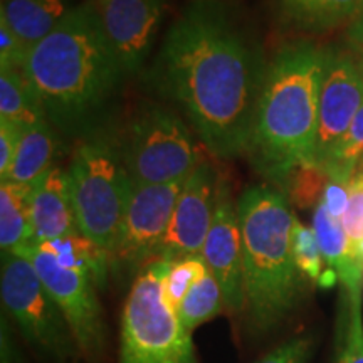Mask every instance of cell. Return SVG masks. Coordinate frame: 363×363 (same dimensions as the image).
Returning <instances> with one entry per match:
<instances>
[{"label": "cell", "instance_id": "6da1fadb", "mask_svg": "<svg viewBox=\"0 0 363 363\" xmlns=\"http://www.w3.org/2000/svg\"><path fill=\"white\" fill-rule=\"evenodd\" d=\"M267 65L225 0H190L153 62L157 91L170 98L212 153H247Z\"/></svg>", "mask_w": 363, "mask_h": 363}, {"label": "cell", "instance_id": "7a4b0ae2", "mask_svg": "<svg viewBox=\"0 0 363 363\" xmlns=\"http://www.w3.org/2000/svg\"><path fill=\"white\" fill-rule=\"evenodd\" d=\"M22 72L52 128L76 142L110 126L128 76L91 0L72 7L48 38L30 48Z\"/></svg>", "mask_w": 363, "mask_h": 363}, {"label": "cell", "instance_id": "3957f363", "mask_svg": "<svg viewBox=\"0 0 363 363\" xmlns=\"http://www.w3.org/2000/svg\"><path fill=\"white\" fill-rule=\"evenodd\" d=\"M325 49L284 45L267 65L247 155L254 169L283 187L303 165H315Z\"/></svg>", "mask_w": 363, "mask_h": 363}, {"label": "cell", "instance_id": "277c9868", "mask_svg": "<svg viewBox=\"0 0 363 363\" xmlns=\"http://www.w3.org/2000/svg\"><path fill=\"white\" fill-rule=\"evenodd\" d=\"M242 235L244 320L252 335H266L291 315L303 294L301 271L293 257L296 217L278 189L256 185L238 201Z\"/></svg>", "mask_w": 363, "mask_h": 363}, {"label": "cell", "instance_id": "5b68a950", "mask_svg": "<svg viewBox=\"0 0 363 363\" xmlns=\"http://www.w3.org/2000/svg\"><path fill=\"white\" fill-rule=\"evenodd\" d=\"M67 172L79 234L110 256L135 190L120 133L106 126L81 140Z\"/></svg>", "mask_w": 363, "mask_h": 363}, {"label": "cell", "instance_id": "8992f818", "mask_svg": "<svg viewBox=\"0 0 363 363\" xmlns=\"http://www.w3.org/2000/svg\"><path fill=\"white\" fill-rule=\"evenodd\" d=\"M172 264L157 257L136 274L121 315L118 363H199L192 333L163 298Z\"/></svg>", "mask_w": 363, "mask_h": 363}, {"label": "cell", "instance_id": "52a82bcc", "mask_svg": "<svg viewBox=\"0 0 363 363\" xmlns=\"http://www.w3.org/2000/svg\"><path fill=\"white\" fill-rule=\"evenodd\" d=\"M120 147L135 187L184 182L199 165V152L185 121L157 104L131 116Z\"/></svg>", "mask_w": 363, "mask_h": 363}, {"label": "cell", "instance_id": "ba28073f", "mask_svg": "<svg viewBox=\"0 0 363 363\" xmlns=\"http://www.w3.org/2000/svg\"><path fill=\"white\" fill-rule=\"evenodd\" d=\"M0 294L4 310L34 347L62 363L78 358L79 347L65 315L26 254L2 256Z\"/></svg>", "mask_w": 363, "mask_h": 363}, {"label": "cell", "instance_id": "9c48e42d", "mask_svg": "<svg viewBox=\"0 0 363 363\" xmlns=\"http://www.w3.org/2000/svg\"><path fill=\"white\" fill-rule=\"evenodd\" d=\"M21 254L29 257L59 310L65 315L79 352L99 363L106 352V326L96 296L98 281L84 267L61 262L44 244H30Z\"/></svg>", "mask_w": 363, "mask_h": 363}, {"label": "cell", "instance_id": "30bf717a", "mask_svg": "<svg viewBox=\"0 0 363 363\" xmlns=\"http://www.w3.org/2000/svg\"><path fill=\"white\" fill-rule=\"evenodd\" d=\"M184 182L135 187L110 262L125 274H138L157 259Z\"/></svg>", "mask_w": 363, "mask_h": 363}, {"label": "cell", "instance_id": "8fae6325", "mask_svg": "<svg viewBox=\"0 0 363 363\" xmlns=\"http://www.w3.org/2000/svg\"><path fill=\"white\" fill-rule=\"evenodd\" d=\"M363 108V67L335 48L325 49L318 108L315 165L321 170L337 152Z\"/></svg>", "mask_w": 363, "mask_h": 363}, {"label": "cell", "instance_id": "7c38bea8", "mask_svg": "<svg viewBox=\"0 0 363 363\" xmlns=\"http://www.w3.org/2000/svg\"><path fill=\"white\" fill-rule=\"evenodd\" d=\"M217 184V172L207 162L199 163L184 180L169 230L158 252L160 259L177 262L202 256L214 219Z\"/></svg>", "mask_w": 363, "mask_h": 363}, {"label": "cell", "instance_id": "4fadbf2b", "mask_svg": "<svg viewBox=\"0 0 363 363\" xmlns=\"http://www.w3.org/2000/svg\"><path fill=\"white\" fill-rule=\"evenodd\" d=\"M126 74L138 72L152 51L165 0H91Z\"/></svg>", "mask_w": 363, "mask_h": 363}, {"label": "cell", "instance_id": "5bb4252c", "mask_svg": "<svg viewBox=\"0 0 363 363\" xmlns=\"http://www.w3.org/2000/svg\"><path fill=\"white\" fill-rule=\"evenodd\" d=\"M202 257L220 286L227 310L242 313V235L238 202H234L233 192L225 180H219L217 184L214 219L203 244Z\"/></svg>", "mask_w": 363, "mask_h": 363}, {"label": "cell", "instance_id": "9a60e30c", "mask_svg": "<svg viewBox=\"0 0 363 363\" xmlns=\"http://www.w3.org/2000/svg\"><path fill=\"white\" fill-rule=\"evenodd\" d=\"M29 214L34 242H52L78 234L69 172L51 167L30 185Z\"/></svg>", "mask_w": 363, "mask_h": 363}, {"label": "cell", "instance_id": "2e32d148", "mask_svg": "<svg viewBox=\"0 0 363 363\" xmlns=\"http://www.w3.org/2000/svg\"><path fill=\"white\" fill-rule=\"evenodd\" d=\"M313 229L316 233L326 264L337 272L340 284L343 288L362 286L363 259L360 249L345 233L342 222L328 214L321 201L316 203L315 216H313Z\"/></svg>", "mask_w": 363, "mask_h": 363}, {"label": "cell", "instance_id": "e0dca14e", "mask_svg": "<svg viewBox=\"0 0 363 363\" xmlns=\"http://www.w3.org/2000/svg\"><path fill=\"white\" fill-rule=\"evenodd\" d=\"M71 9L69 0H2L0 19L30 49L48 38Z\"/></svg>", "mask_w": 363, "mask_h": 363}, {"label": "cell", "instance_id": "ac0fdd59", "mask_svg": "<svg viewBox=\"0 0 363 363\" xmlns=\"http://www.w3.org/2000/svg\"><path fill=\"white\" fill-rule=\"evenodd\" d=\"M59 133L48 120L39 121L22 133L16 160L7 180L19 185H33L40 175L51 169L57 155Z\"/></svg>", "mask_w": 363, "mask_h": 363}, {"label": "cell", "instance_id": "d6986e66", "mask_svg": "<svg viewBox=\"0 0 363 363\" xmlns=\"http://www.w3.org/2000/svg\"><path fill=\"white\" fill-rule=\"evenodd\" d=\"M281 17L289 26L308 33H323L352 22L363 0H276Z\"/></svg>", "mask_w": 363, "mask_h": 363}, {"label": "cell", "instance_id": "ffe728a7", "mask_svg": "<svg viewBox=\"0 0 363 363\" xmlns=\"http://www.w3.org/2000/svg\"><path fill=\"white\" fill-rule=\"evenodd\" d=\"M30 185L0 184V249L2 256L21 252L34 244L29 214Z\"/></svg>", "mask_w": 363, "mask_h": 363}, {"label": "cell", "instance_id": "44dd1931", "mask_svg": "<svg viewBox=\"0 0 363 363\" xmlns=\"http://www.w3.org/2000/svg\"><path fill=\"white\" fill-rule=\"evenodd\" d=\"M0 120L12 121L24 130L48 120L43 104L22 71H0Z\"/></svg>", "mask_w": 363, "mask_h": 363}, {"label": "cell", "instance_id": "7402d4cb", "mask_svg": "<svg viewBox=\"0 0 363 363\" xmlns=\"http://www.w3.org/2000/svg\"><path fill=\"white\" fill-rule=\"evenodd\" d=\"M335 363H363L362 286L342 288Z\"/></svg>", "mask_w": 363, "mask_h": 363}, {"label": "cell", "instance_id": "603a6c76", "mask_svg": "<svg viewBox=\"0 0 363 363\" xmlns=\"http://www.w3.org/2000/svg\"><path fill=\"white\" fill-rule=\"evenodd\" d=\"M224 308L225 301L220 286L214 274L207 271L185 294L184 301L177 310V316L184 328L192 333L195 328L216 318Z\"/></svg>", "mask_w": 363, "mask_h": 363}, {"label": "cell", "instance_id": "cb8c5ba5", "mask_svg": "<svg viewBox=\"0 0 363 363\" xmlns=\"http://www.w3.org/2000/svg\"><path fill=\"white\" fill-rule=\"evenodd\" d=\"M363 162V108L358 113L355 120L345 135L342 143L338 145L337 152L331 155L328 163L325 165L326 175L330 180L348 184L358 163Z\"/></svg>", "mask_w": 363, "mask_h": 363}, {"label": "cell", "instance_id": "d4e9b609", "mask_svg": "<svg viewBox=\"0 0 363 363\" xmlns=\"http://www.w3.org/2000/svg\"><path fill=\"white\" fill-rule=\"evenodd\" d=\"M291 249L293 257L296 262L298 269L305 278L320 283L323 276L325 257L321 252L320 242H318L316 233L313 227L301 224L298 219H294L293 233H291Z\"/></svg>", "mask_w": 363, "mask_h": 363}, {"label": "cell", "instance_id": "484cf974", "mask_svg": "<svg viewBox=\"0 0 363 363\" xmlns=\"http://www.w3.org/2000/svg\"><path fill=\"white\" fill-rule=\"evenodd\" d=\"M208 267L202 256L187 257L172 264L169 274L163 281V298L167 305L177 313L189 289L202 278Z\"/></svg>", "mask_w": 363, "mask_h": 363}, {"label": "cell", "instance_id": "4316f807", "mask_svg": "<svg viewBox=\"0 0 363 363\" xmlns=\"http://www.w3.org/2000/svg\"><path fill=\"white\" fill-rule=\"evenodd\" d=\"M330 177L316 165H303L293 170L284 182L283 189L289 201L298 207H311L321 201Z\"/></svg>", "mask_w": 363, "mask_h": 363}, {"label": "cell", "instance_id": "83f0119b", "mask_svg": "<svg viewBox=\"0 0 363 363\" xmlns=\"http://www.w3.org/2000/svg\"><path fill=\"white\" fill-rule=\"evenodd\" d=\"M30 49L12 33L6 21L0 19V71H22Z\"/></svg>", "mask_w": 363, "mask_h": 363}, {"label": "cell", "instance_id": "f1b7e54d", "mask_svg": "<svg viewBox=\"0 0 363 363\" xmlns=\"http://www.w3.org/2000/svg\"><path fill=\"white\" fill-rule=\"evenodd\" d=\"M24 128L12 121L0 120V179L7 180L11 174L12 163L16 160Z\"/></svg>", "mask_w": 363, "mask_h": 363}, {"label": "cell", "instance_id": "f546056e", "mask_svg": "<svg viewBox=\"0 0 363 363\" xmlns=\"http://www.w3.org/2000/svg\"><path fill=\"white\" fill-rule=\"evenodd\" d=\"M313 342L308 337H296L281 343L256 363H306Z\"/></svg>", "mask_w": 363, "mask_h": 363}, {"label": "cell", "instance_id": "4dcf8cb0", "mask_svg": "<svg viewBox=\"0 0 363 363\" xmlns=\"http://www.w3.org/2000/svg\"><path fill=\"white\" fill-rule=\"evenodd\" d=\"M348 199L350 197H348L347 184L330 180L323 192V197H321V202H323L331 217L342 222V217L348 207Z\"/></svg>", "mask_w": 363, "mask_h": 363}, {"label": "cell", "instance_id": "1f68e13d", "mask_svg": "<svg viewBox=\"0 0 363 363\" xmlns=\"http://www.w3.org/2000/svg\"><path fill=\"white\" fill-rule=\"evenodd\" d=\"M348 39L355 48L363 49V7L357 13V17L348 26Z\"/></svg>", "mask_w": 363, "mask_h": 363}, {"label": "cell", "instance_id": "d6a6232c", "mask_svg": "<svg viewBox=\"0 0 363 363\" xmlns=\"http://www.w3.org/2000/svg\"><path fill=\"white\" fill-rule=\"evenodd\" d=\"M358 249H360V254H362V259H363V240L360 244H358Z\"/></svg>", "mask_w": 363, "mask_h": 363}, {"label": "cell", "instance_id": "836d02e7", "mask_svg": "<svg viewBox=\"0 0 363 363\" xmlns=\"http://www.w3.org/2000/svg\"><path fill=\"white\" fill-rule=\"evenodd\" d=\"M362 67H363V65H362Z\"/></svg>", "mask_w": 363, "mask_h": 363}]
</instances>
